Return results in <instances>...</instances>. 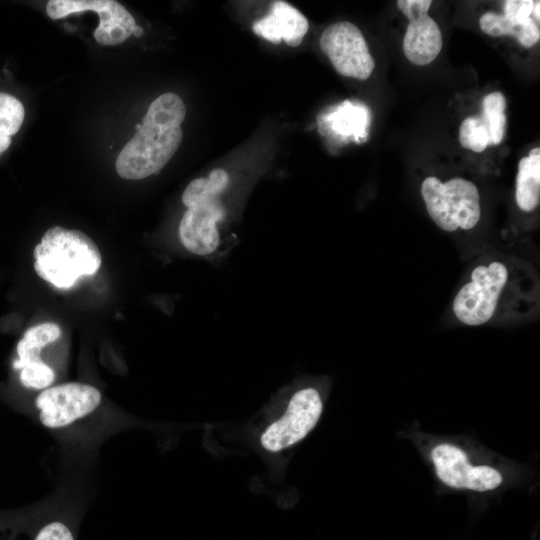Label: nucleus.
Here are the masks:
<instances>
[{
  "instance_id": "dca6fc26",
  "label": "nucleus",
  "mask_w": 540,
  "mask_h": 540,
  "mask_svg": "<svg viewBox=\"0 0 540 540\" xmlns=\"http://www.w3.org/2000/svg\"><path fill=\"white\" fill-rule=\"evenodd\" d=\"M479 26L489 36H513L526 48L533 47L540 40L539 26L531 17L526 23L515 25L505 18L503 14L489 11L480 17Z\"/></svg>"
},
{
  "instance_id": "a211bd4d",
  "label": "nucleus",
  "mask_w": 540,
  "mask_h": 540,
  "mask_svg": "<svg viewBox=\"0 0 540 540\" xmlns=\"http://www.w3.org/2000/svg\"><path fill=\"white\" fill-rule=\"evenodd\" d=\"M506 100L499 91L486 95L482 100V119L484 120L491 140V145H498L505 135Z\"/></svg>"
},
{
  "instance_id": "9d476101",
  "label": "nucleus",
  "mask_w": 540,
  "mask_h": 540,
  "mask_svg": "<svg viewBox=\"0 0 540 540\" xmlns=\"http://www.w3.org/2000/svg\"><path fill=\"white\" fill-rule=\"evenodd\" d=\"M85 11H93L99 16L94 38L101 45L124 42L136 26L130 12L114 0H50L46 5V13L53 20Z\"/></svg>"
},
{
  "instance_id": "f257e3e1",
  "label": "nucleus",
  "mask_w": 540,
  "mask_h": 540,
  "mask_svg": "<svg viewBox=\"0 0 540 540\" xmlns=\"http://www.w3.org/2000/svg\"><path fill=\"white\" fill-rule=\"evenodd\" d=\"M186 116L183 100L168 92L149 106L141 128L117 156V174L128 180H139L157 174L179 148Z\"/></svg>"
},
{
  "instance_id": "f8f14e48",
  "label": "nucleus",
  "mask_w": 540,
  "mask_h": 540,
  "mask_svg": "<svg viewBox=\"0 0 540 540\" xmlns=\"http://www.w3.org/2000/svg\"><path fill=\"white\" fill-rule=\"evenodd\" d=\"M442 34L436 21L428 14L409 20L403 39V52L413 64L431 63L442 49Z\"/></svg>"
},
{
  "instance_id": "0eeeda50",
  "label": "nucleus",
  "mask_w": 540,
  "mask_h": 540,
  "mask_svg": "<svg viewBox=\"0 0 540 540\" xmlns=\"http://www.w3.org/2000/svg\"><path fill=\"white\" fill-rule=\"evenodd\" d=\"M102 400L94 386L70 382L50 386L36 397L41 424L50 429L67 427L95 411Z\"/></svg>"
},
{
  "instance_id": "aec40b11",
  "label": "nucleus",
  "mask_w": 540,
  "mask_h": 540,
  "mask_svg": "<svg viewBox=\"0 0 540 540\" xmlns=\"http://www.w3.org/2000/svg\"><path fill=\"white\" fill-rule=\"evenodd\" d=\"M20 382L27 388L44 390L52 385L55 380V372L45 362L38 365H30L19 370Z\"/></svg>"
},
{
  "instance_id": "6e6552de",
  "label": "nucleus",
  "mask_w": 540,
  "mask_h": 540,
  "mask_svg": "<svg viewBox=\"0 0 540 540\" xmlns=\"http://www.w3.org/2000/svg\"><path fill=\"white\" fill-rule=\"evenodd\" d=\"M319 44L333 68L342 76L364 81L375 68V61L362 32L349 21L326 27Z\"/></svg>"
},
{
  "instance_id": "4be33fe9",
  "label": "nucleus",
  "mask_w": 540,
  "mask_h": 540,
  "mask_svg": "<svg viewBox=\"0 0 540 540\" xmlns=\"http://www.w3.org/2000/svg\"><path fill=\"white\" fill-rule=\"evenodd\" d=\"M431 0H398L397 6L408 20L428 14Z\"/></svg>"
},
{
  "instance_id": "f3484780",
  "label": "nucleus",
  "mask_w": 540,
  "mask_h": 540,
  "mask_svg": "<svg viewBox=\"0 0 540 540\" xmlns=\"http://www.w3.org/2000/svg\"><path fill=\"white\" fill-rule=\"evenodd\" d=\"M25 117V109L16 97L0 93V155L11 144V137L22 126Z\"/></svg>"
},
{
  "instance_id": "423d86ee",
  "label": "nucleus",
  "mask_w": 540,
  "mask_h": 540,
  "mask_svg": "<svg viewBox=\"0 0 540 540\" xmlns=\"http://www.w3.org/2000/svg\"><path fill=\"white\" fill-rule=\"evenodd\" d=\"M323 412L319 390L306 386L289 398L282 414L263 431L260 443L269 453H280L301 442L315 428Z\"/></svg>"
},
{
  "instance_id": "20e7f679",
  "label": "nucleus",
  "mask_w": 540,
  "mask_h": 540,
  "mask_svg": "<svg viewBox=\"0 0 540 540\" xmlns=\"http://www.w3.org/2000/svg\"><path fill=\"white\" fill-rule=\"evenodd\" d=\"M421 194L430 218L444 231L469 230L479 222L480 195L469 180L457 177L442 182L430 176L423 180Z\"/></svg>"
},
{
  "instance_id": "6ab92c4d",
  "label": "nucleus",
  "mask_w": 540,
  "mask_h": 540,
  "mask_svg": "<svg viewBox=\"0 0 540 540\" xmlns=\"http://www.w3.org/2000/svg\"><path fill=\"white\" fill-rule=\"evenodd\" d=\"M459 141L464 148L476 153L483 152L491 145L487 126L481 116H470L462 121Z\"/></svg>"
},
{
  "instance_id": "39448f33",
  "label": "nucleus",
  "mask_w": 540,
  "mask_h": 540,
  "mask_svg": "<svg viewBox=\"0 0 540 540\" xmlns=\"http://www.w3.org/2000/svg\"><path fill=\"white\" fill-rule=\"evenodd\" d=\"M509 281L505 263L495 260L479 264L456 293L452 310L455 317L470 326L483 325L495 314L499 300Z\"/></svg>"
},
{
  "instance_id": "b1692460",
  "label": "nucleus",
  "mask_w": 540,
  "mask_h": 540,
  "mask_svg": "<svg viewBox=\"0 0 540 540\" xmlns=\"http://www.w3.org/2000/svg\"><path fill=\"white\" fill-rule=\"evenodd\" d=\"M143 28L141 26H135L134 30H133V35L136 36V37H140L143 35Z\"/></svg>"
},
{
  "instance_id": "4468645a",
  "label": "nucleus",
  "mask_w": 540,
  "mask_h": 540,
  "mask_svg": "<svg viewBox=\"0 0 540 540\" xmlns=\"http://www.w3.org/2000/svg\"><path fill=\"white\" fill-rule=\"evenodd\" d=\"M515 199L524 212L534 211L540 202V148H533L520 159L516 177Z\"/></svg>"
},
{
  "instance_id": "412c9836",
  "label": "nucleus",
  "mask_w": 540,
  "mask_h": 540,
  "mask_svg": "<svg viewBox=\"0 0 540 540\" xmlns=\"http://www.w3.org/2000/svg\"><path fill=\"white\" fill-rule=\"evenodd\" d=\"M534 6L533 0H507L503 4V15L515 25L528 21Z\"/></svg>"
},
{
  "instance_id": "5701e85b",
  "label": "nucleus",
  "mask_w": 540,
  "mask_h": 540,
  "mask_svg": "<svg viewBox=\"0 0 540 540\" xmlns=\"http://www.w3.org/2000/svg\"><path fill=\"white\" fill-rule=\"evenodd\" d=\"M539 8H540V1H534V6H533V15L534 17L537 19V21H539L540 19V12H539Z\"/></svg>"
},
{
  "instance_id": "2eb2a0df",
  "label": "nucleus",
  "mask_w": 540,
  "mask_h": 540,
  "mask_svg": "<svg viewBox=\"0 0 540 540\" xmlns=\"http://www.w3.org/2000/svg\"><path fill=\"white\" fill-rule=\"evenodd\" d=\"M60 335L61 328L55 323L47 322L29 328L17 344V358L13 368L21 370L26 366L44 363L41 358L42 349L56 341Z\"/></svg>"
},
{
  "instance_id": "ddd939ff",
  "label": "nucleus",
  "mask_w": 540,
  "mask_h": 540,
  "mask_svg": "<svg viewBox=\"0 0 540 540\" xmlns=\"http://www.w3.org/2000/svg\"><path fill=\"white\" fill-rule=\"evenodd\" d=\"M0 540H76L71 524L60 517H30L0 527Z\"/></svg>"
},
{
  "instance_id": "f03ea898",
  "label": "nucleus",
  "mask_w": 540,
  "mask_h": 540,
  "mask_svg": "<svg viewBox=\"0 0 540 540\" xmlns=\"http://www.w3.org/2000/svg\"><path fill=\"white\" fill-rule=\"evenodd\" d=\"M34 260L39 277L60 289L71 288L82 277L94 275L102 263L100 251L88 235L61 226L44 233L34 248Z\"/></svg>"
},
{
  "instance_id": "7ed1b4c3",
  "label": "nucleus",
  "mask_w": 540,
  "mask_h": 540,
  "mask_svg": "<svg viewBox=\"0 0 540 540\" xmlns=\"http://www.w3.org/2000/svg\"><path fill=\"white\" fill-rule=\"evenodd\" d=\"M228 184V173L222 168H216L207 178H196L185 188L182 202L187 210L181 218L178 231L183 246L189 252L206 256L218 248V224L225 216L220 196Z\"/></svg>"
},
{
  "instance_id": "1a4fd4ad",
  "label": "nucleus",
  "mask_w": 540,
  "mask_h": 540,
  "mask_svg": "<svg viewBox=\"0 0 540 540\" xmlns=\"http://www.w3.org/2000/svg\"><path fill=\"white\" fill-rule=\"evenodd\" d=\"M438 479L446 486L475 492L493 491L503 483V476L490 465L473 464L466 452L451 443L435 445L430 452Z\"/></svg>"
},
{
  "instance_id": "9b49d317",
  "label": "nucleus",
  "mask_w": 540,
  "mask_h": 540,
  "mask_svg": "<svg viewBox=\"0 0 540 540\" xmlns=\"http://www.w3.org/2000/svg\"><path fill=\"white\" fill-rule=\"evenodd\" d=\"M309 29L307 18L285 1H274L270 12L253 24L258 36L274 44L282 40L291 47L301 44Z\"/></svg>"
}]
</instances>
